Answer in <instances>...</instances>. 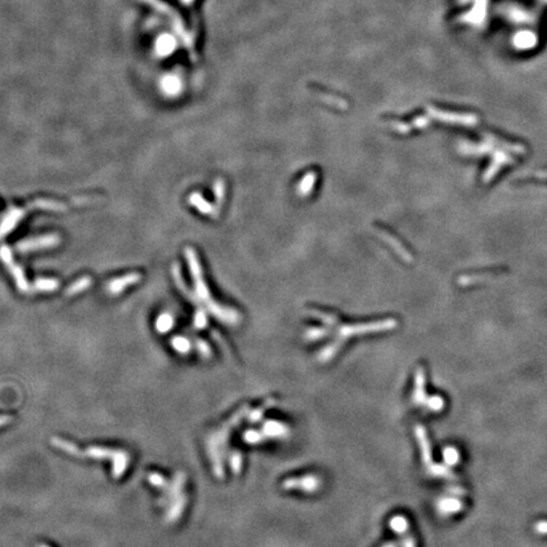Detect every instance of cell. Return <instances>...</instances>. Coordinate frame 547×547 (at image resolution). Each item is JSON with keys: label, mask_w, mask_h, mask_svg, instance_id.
<instances>
[{"label": "cell", "mask_w": 547, "mask_h": 547, "mask_svg": "<svg viewBox=\"0 0 547 547\" xmlns=\"http://www.w3.org/2000/svg\"><path fill=\"white\" fill-rule=\"evenodd\" d=\"M52 445L58 450L69 453L80 459H94V460H109L113 462L112 474L115 479H119L127 470L129 464V453L123 450H112L107 447H88L86 450H80L76 445L62 440V438L53 437L51 440Z\"/></svg>", "instance_id": "1"}, {"label": "cell", "mask_w": 547, "mask_h": 547, "mask_svg": "<svg viewBox=\"0 0 547 547\" xmlns=\"http://www.w3.org/2000/svg\"><path fill=\"white\" fill-rule=\"evenodd\" d=\"M186 258H188L189 267H190L191 277H193L194 282H195V295L198 297L199 300L206 303V305L208 307L209 312L217 317L219 321L224 322L227 324H237L240 322V314H238L236 310L230 309V308H223L219 304H217L216 302L211 299V294H209V290L207 288L206 283H204L203 275H201L200 265H199L198 257H196V253L193 248L188 247L185 250Z\"/></svg>", "instance_id": "2"}, {"label": "cell", "mask_w": 547, "mask_h": 547, "mask_svg": "<svg viewBox=\"0 0 547 547\" xmlns=\"http://www.w3.org/2000/svg\"><path fill=\"white\" fill-rule=\"evenodd\" d=\"M398 322L395 319H383V321L369 322V323H359V324H347V326H341L338 328V338L342 341H346L347 338L352 336H361V334L374 333V332H383L389 331V329L395 328Z\"/></svg>", "instance_id": "3"}, {"label": "cell", "mask_w": 547, "mask_h": 547, "mask_svg": "<svg viewBox=\"0 0 547 547\" xmlns=\"http://www.w3.org/2000/svg\"><path fill=\"white\" fill-rule=\"evenodd\" d=\"M322 480L318 475L307 474L300 477H288L282 483L284 490H300L304 493H315L321 488Z\"/></svg>", "instance_id": "4"}, {"label": "cell", "mask_w": 547, "mask_h": 547, "mask_svg": "<svg viewBox=\"0 0 547 547\" xmlns=\"http://www.w3.org/2000/svg\"><path fill=\"white\" fill-rule=\"evenodd\" d=\"M0 257H2V260L4 261V263L8 266L9 270H11L12 275H13V278L16 279L18 289L22 290V292H29V284L27 283V279H26V277H24L23 270L21 268V266H18L16 262H14L12 251L9 250L7 246H3V247L0 248Z\"/></svg>", "instance_id": "5"}, {"label": "cell", "mask_w": 547, "mask_h": 547, "mask_svg": "<svg viewBox=\"0 0 547 547\" xmlns=\"http://www.w3.org/2000/svg\"><path fill=\"white\" fill-rule=\"evenodd\" d=\"M207 447H208V455L211 457L212 465H213V472L218 479H224V467H223V452L221 450V446L217 443L212 436H209L207 440Z\"/></svg>", "instance_id": "6"}, {"label": "cell", "mask_w": 547, "mask_h": 547, "mask_svg": "<svg viewBox=\"0 0 547 547\" xmlns=\"http://www.w3.org/2000/svg\"><path fill=\"white\" fill-rule=\"evenodd\" d=\"M60 241V238L56 235L43 236V237L32 238V240H26L23 242H19L17 246V250L19 252H29V251L39 250V248H47L51 246H56Z\"/></svg>", "instance_id": "7"}, {"label": "cell", "mask_w": 547, "mask_h": 547, "mask_svg": "<svg viewBox=\"0 0 547 547\" xmlns=\"http://www.w3.org/2000/svg\"><path fill=\"white\" fill-rule=\"evenodd\" d=\"M415 435L416 438L418 441V445H420L421 450V456H422V461L426 466L432 464V447H431V442L428 440V435L426 428L422 425H417L415 427Z\"/></svg>", "instance_id": "8"}, {"label": "cell", "mask_w": 547, "mask_h": 547, "mask_svg": "<svg viewBox=\"0 0 547 547\" xmlns=\"http://www.w3.org/2000/svg\"><path fill=\"white\" fill-rule=\"evenodd\" d=\"M426 371L421 366L415 373V389L412 394V401L417 406L425 405L427 394H426Z\"/></svg>", "instance_id": "9"}, {"label": "cell", "mask_w": 547, "mask_h": 547, "mask_svg": "<svg viewBox=\"0 0 547 547\" xmlns=\"http://www.w3.org/2000/svg\"><path fill=\"white\" fill-rule=\"evenodd\" d=\"M261 431L266 436V438H287L290 435L289 427L285 423L274 420L265 421Z\"/></svg>", "instance_id": "10"}, {"label": "cell", "mask_w": 547, "mask_h": 547, "mask_svg": "<svg viewBox=\"0 0 547 547\" xmlns=\"http://www.w3.org/2000/svg\"><path fill=\"white\" fill-rule=\"evenodd\" d=\"M464 508V504H462L461 500L456 497H443L438 500L437 503V509L442 516H451V514L459 513L461 509Z\"/></svg>", "instance_id": "11"}, {"label": "cell", "mask_w": 547, "mask_h": 547, "mask_svg": "<svg viewBox=\"0 0 547 547\" xmlns=\"http://www.w3.org/2000/svg\"><path fill=\"white\" fill-rule=\"evenodd\" d=\"M140 280H141V275L137 272H133V274H129V275H125V277L118 278V279L113 280V282L109 283V285H108V292L113 295H117V294H119L120 292H123L125 288L129 287V285L135 284V283H139Z\"/></svg>", "instance_id": "12"}, {"label": "cell", "mask_w": 547, "mask_h": 547, "mask_svg": "<svg viewBox=\"0 0 547 547\" xmlns=\"http://www.w3.org/2000/svg\"><path fill=\"white\" fill-rule=\"evenodd\" d=\"M24 214H26V211H21V209H12L11 212H8L0 224V236L7 235L9 231L13 230L17 223L23 218Z\"/></svg>", "instance_id": "13"}, {"label": "cell", "mask_w": 547, "mask_h": 547, "mask_svg": "<svg viewBox=\"0 0 547 547\" xmlns=\"http://www.w3.org/2000/svg\"><path fill=\"white\" fill-rule=\"evenodd\" d=\"M185 480H186V476L184 472L179 471L176 475H175L174 480H172V483L170 484L169 490L166 492V498L170 503H172V502H174V500L176 499L180 494H182L181 492H182V488H184V484H185Z\"/></svg>", "instance_id": "14"}, {"label": "cell", "mask_w": 547, "mask_h": 547, "mask_svg": "<svg viewBox=\"0 0 547 547\" xmlns=\"http://www.w3.org/2000/svg\"><path fill=\"white\" fill-rule=\"evenodd\" d=\"M186 506V497L185 494H180L176 499L174 500L170 506L169 511H167L166 519L167 522H176L180 518V516L182 514L184 509Z\"/></svg>", "instance_id": "15"}, {"label": "cell", "mask_w": 547, "mask_h": 547, "mask_svg": "<svg viewBox=\"0 0 547 547\" xmlns=\"http://www.w3.org/2000/svg\"><path fill=\"white\" fill-rule=\"evenodd\" d=\"M375 231H376V232H378L379 237L383 238L384 241H386V242H388L389 245H390L391 247H393L394 250H395L396 252H398V255L400 256V257L403 258V260L412 261V257H411V255H409V252L405 250V248L403 247V246L400 245V242H399L398 240H395V238H394L393 236H390L388 232H385V231L380 230V228H375Z\"/></svg>", "instance_id": "16"}, {"label": "cell", "mask_w": 547, "mask_h": 547, "mask_svg": "<svg viewBox=\"0 0 547 547\" xmlns=\"http://www.w3.org/2000/svg\"><path fill=\"white\" fill-rule=\"evenodd\" d=\"M275 403H277V400H275L274 398L266 399V400L263 401V403L261 404L258 408L253 409V411H251V412L248 413V416H247L248 422H250V423L260 422V421L263 418V416H265V413L267 412L268 409L272 408V406L275 405Z\"/></svg>", "instance_id": "17"}, {"label": "cell", "mask_w": 547, "mask_h": 547, "mask_svg": "<svg viewBox=\"0 0 547 547\" xmlns=\"http://www.w3.org/2000/svg\"><path fill=\"white\" fill-rule=\"evenodd\" d=\"M342 342H344V341L338 338V341L331 342V344H328L327 346H324L323 349L319 351V354H318V360H319L321 362L331 361V360L333 359L334 356H336V354L338 352V350L341 349Z\"/></svg>", "instance_id": "18"}, {"label": "cell", "mask_w": 547, "mask_h": 547, "mask_svg": "<svg viewBox=\"0 0 547 547\" xmlns=\"http://www.w3.org/2000/svg\"><path fill=\"white\" fill-rule=\"evenodd\" d=\"M389 527L394 533L403 536L409 531V521L406 517L398 514V516L391 517V519L389 521Z\"/></svg>", "instance_id": "19"}, {"label": "cell", "mask_w": 547, "mask_h": 547, "mask_svg": "<svg viewBox=\"0 0 547 547\" xmlns=\"http://www.w3.org/2000/svg\"><path fill=\"white\" fill-rule=\"evenodd\" d=\"M428 474L435 477H442V479H455V474L451 471L450 466L442 464H431L427 466Z\"/></svg>", "instance_id": "20"}, {"label": "cell", "mask_w": 547, "mask_h": 547, "mask_svg": "<svg viewBox=\"0 0 547 547\" xmlns=\"http://www.w3.org/2000/svg\"><path fill=\"white\" fill-rule=\"evenodd\" d=\"M189 203H190L191 206L196 207V208L204 214H212L214 212V207L211 206L206 199L201 198L200 194L198 193H194L189 196Z\"/></svg>", "instance_id": "21"}, {"label": "cell", "mask_w": 547, "mask_h": 547, "mask_svg": "<svg viewBox=\"0 0 547 547\" xmlns=\"http://www.w3.org/2000/svg\"><path fill=\"white\" fill-rule=\"evenodd\" d=\"M315 179H317V175L313 171H310L309 174H307L303 177L299 186H298V193H299L300 196H307L308 194L312 191L313 186H314L315 184Z\"/></svg>", "instance_id": "22"}, {"label": "cell", "mask_w": 547, "mask_h": 547, "mask_svg": "<svg viewBox=\"0 0 547 547\" xmlns=\"http://www.w3.org/2000/svg\"><path fill=\"white\" fill-rule=\"evenodd\" d=\"M228 464H230L231 470H232L233 474L238 475L242 471L243 466V456L240 451H230L228 452Z\"/></svg>", "instance_id": "23"}, {"label": "cell", "mask_w": 547, "mask_h": 547, "mask_svg": "<svg viewBox=\"0 0 547 547\" xmlns=\"http://www.w3.org/2000/svg\"><path fill=\"white\" fill-rule=\"evenodd\" d=\"M443 461L447 466H453V465H457L460 461V452L459 450L453 446H447L446 448H443L442 451Z\"/></svg>", "instance_id": "24"}, {"label": "cell", "mask_w": 547, "mask_h": 547, "mask_svg": "<svg viewBox=\"0 0 547 547\" xmlns=\"http://www.w3.org/2000/svg\"><path fill=\"white\" fill-rule=\"evenodd\" d=\"M174 327V318L170 313H162L156 321V329L160 333H166Z\"/></svg>", "instance_id": "25"}, {"label": "cell", "mask_w": 547, "mask_h": 547, "mask_svg": "<svg viewBox=\"0 0 547 547\" xmlns=\"http://www.w3.org/2000/svg\"><path fill=\"white\" fill-rule=\"evenodd\" d=\"M90 285H91L90 278H89V277L81 278V279H79L78 282L74 283L71 287L67 288V290H66V295H67V297H71V295L79 294V293H81V292H84L85 289H88Z\"/></svg>", "instance_id": "26"}, {"label": "cell", "mask_w": 547, "mask_h": 547, "mask_svg": "<svg viewBox=\"0 0 547 547\" xmlns=\"http://www.w3.org/2000/svg\"><path fill=\"white\" fill-rule=\"evenodd\" d=\"M171 346L176 350L179 354L186 355L190 352L191 350V344L188 338L181 336H176L171 339Z\"/></svg>", "instance_id": "27"}, {"label": "cell", "mask_w": 547, "mask_h": 547, "mask_svg": "<svg viewBox=\"0 0 547 547\" xmlns=\"http://www.w3.org/2000/svg\"><path fill=\"white\" fill-rule=\"evenodd\" d=\"M309 314L312 315V317H315L318 318L319 321L322 322V323L327 324L328 327H333L336 326L337 323V317L334 314H329V313H324V312H321V310H315V309H310L309 310Z\"/></svg>", "instance_id": "28"}, {"label": "cell", "mask_w": 547, "mask_h": 547, "mask_svg": "<svg viewBox=\"0 0 547 547\" xmlns=\"http://www.w3.org/2000/svg\"><path fill=\"white\" fill-rule=\"evenodd\" d=\"M425 406L428 409V411H431V412H435V413L441 412V411L445 408V400H443L442 396H440V395L427 396Z\"/></svg>", "instance_id": "29"}, {"label": "cell", "mask_w": 547, "mask_h": 547, "mask_svg": "<svg viewBox=\"0 0 547 547\" xmlns=\"http://www.w3.org/2000/svg\"><path fill=\"white\" fill-rule=\"evenodd\" d=\"M243 440L248 445H257V443H261L266 440V436L263 435L262 431L247 430L243 433Z\"/></svg>", "instance_id": "30"}, {"label": "cell", "mask_w": 547, "mask_h": 547, "mask_svg": "<svg viewBox=\"0 0 547 547\" xmlns=\"http://www.w3.org/2000/svg\"><path fill=\"white\" fill-rule=\"evenodd\" d=\"M33 287L38 292H53L57 289L58 282L55 279H38L36 280Z\"/></svg>", "instance_id": "31"}, {"label": "cell", "mask_w": 547, "mask_h": 547, "mask_svg": "<svg viewBox=\"0 0 547 547\" xmlns=\"http://www.w3.org/2000/svg\"><path fill=\"white\" fill-rule=\"evenodd\" d=\"M147 479H149V482L151 483L154 487L159 488V489H161L162 492L166 494V492L169 490V487L170 484L167 483V480L165 479L162 475L157 474V472H151V474H149V476H147Z\"/></svg>", "instance_id": "32"}, {"label": "cell", "mask_w": 547, "mask_h": 547, "mask_svg": "<svg viewBox=\"0 0 547 547\" xmlns=\"http://www.w3.org/2000/svg\"><path fill=\"white\" fill-rule=\"evenodd\" d=\"M328 328H318V327H314V328H309L305 332V338H307L308 341H318V339H322L328 336Z\"/></svg>", "instance_id": "33"}, {"label": "cell", "mask_w": 547, "mask_h": 547, "mask_svg": "<svg viewBox=\"0 0 547 547\" xmlns=\"http://www.w3.org/2000/svg\"><path fill=\"white\" fill-rule=\"evenodd\" d=\"M207 324H208V318H207L206 312L203 309H198L195 317H194V326L198 329L206 328Z\"/></svg>", "instance_id": "34"}, {"label": "cell", "mask_w": 547, "mask_h": 547, "mask_svg": "<svg viewBox=\"0 0 547 547\" xmlns=\"http://www.w3.org/2000/svg\"><path fill=\"white\" fill-rule=\"evenodd\" d=\"M195 347L196 350H198L199 355H200L203 359H209V357H211L212 350L206 341H203V339H196Z\"/></svg>", "instance_id": "35"}, {"label": "cell", "mask_w": 547, "mask_h": 547, "mask_svg": "<svg viewBox=\"0 0 547 547\" xmlns=\"http://www.w3.org/2000/svg\"><path fill=\"white\" fill-rule=\"evenodd\" d=\"M214 191H216L217 200H218V203H221L224 198V181L217 180L216 184H214Z\"/></svg>", "instance_id": "36"}, {"label": "cell", "mask_w": 547, "mask_h": 547, "mask_svg": "<svg viewBox=\"0 0 547 547\" xmlns=\"http://www.w3.org/2000/svg\"><path fill=\"white\" fill-rule=\"evenodd\" d=\"M164 88L169 94H174V93H176V91L179 90L180 84L177 83V80L172 79V80H167L166 83H164Z\"/></svg>", "instance_id": "37"}, {"label": "cell", "mask_w": 547, "mask_h": 547, "mask_svg": "<svg viewBox=\"0 0 547 547\" xmlns=\"http://www.w3.org/2000/svg\"><path fill=\"white\" fill-rule=\"evenodd\" d=\"M401 547H417L416 546V541L412 536H405L401 538L400 541Z\"/></svg>", "instance_id": "38"}, {"label": "cell", "mask_w": 547, "mask_h": 547, "mask_svg": "<svg viewBox=\"0 0 547 547\" xmlns=\"http://www.w3.org/2000/svg\"><path fill=\"white\" fill-rule=\"evenodd\" d=\"M448 493H450L452 497H461L465 494V490L461 489L460 487H450L448 488Z\"/></svg>", "instance_id": "39"}, {"label": "cell", "mask_w": 547, "mask_h": 547, "mask_svg": "<svg viewBox=\"0 0 547 547\" xmlns=\"http://www.w3.org/2000/svg\"><path fill=\"white\" fill-rule=\"evenodd\" d=\"M11 422H13V417L8 415L0 416V427H4V426L9 425Z\"/></svg>", "instance_id": "40"}, {"label": "cell", "mask_w": 547, "mask_h": 547, "mask_svg": "<svg viewBox=\"0 0 547 547\" xmlns=\"http://www.w3.org/2000/svg\"><path fill=\"white\" fill-rule=\"evenodd\" d=\"M536 531L539 533H547V522H539L538 524H536Z\"/></svg>", "instance_id": "41"}, {"label": "cell", "mask_w": 547, "mask_h": 547, "mask_svg": "<svg viewBox=\"0 0 547 547\" xmlns=\"http://www.w3.org/2000/svg\"><path fill=\"white\" fill-rule=\"evenodd\" d=\"M383 547H398V544H396L395 542H388V543L384 544Z\"/></svg>", "instance_id": "42"}, {"label": "cell", "mask_w": 547, "mask_h": 547, "mask_svg": "<svg viewBox=\"0 0 547 547\" xmlns=\"http://www.w3.org/2000/svg\"><path fill=\"white\" fill-rule=\"evenodd\" d=\"M38 547H48V546H46V544H39Z\"/></svg>", "instance_id": "43"}]
</instances>
